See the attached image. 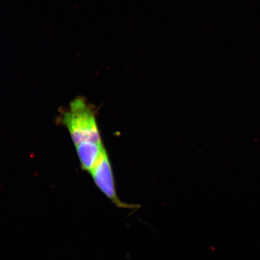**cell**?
Listing matches in <instances>:
<instances>
[{"label":"cell","mask_w":260,"mask_h":260,"mask_svg":"<svg viewBox=\"0 0 260 260\" xmlns=\"http://www.w3.org/2000/svg\"><path fill=\"white\" fill-rule=\"evenodd\" d=\"M60 121L67 126L75 145L83 141L102 142L95 113L83 98H77L70 103L61 114Z\"/></svg>","instance_id":"cell-1"},{"label":"cell","mask_w":260,"mask_h":260,"mask_svg":"<svg viewBox=\"0 0 260 260\" xmlns=\"http://www.w3.org/2000/svg\"><path fill=\"white\" fill-rule=\"evenodd\" d=\"M90 174L97 187L117 207L131 210L139 209V205L124 203L119 199L116 192L111 165L106 152Z\"/></svg>","instance_id":"cell-2"},{"label":"cell","mask_w":260,"mask_h":260,"mask_svg":"<svg viewBox=\"0 0 260 260\" xmlns=\"http://www.w3.org/2000/svg\"><path fill=\"white\" fill-rule=\"evenodd\" d=\"M76 146L81 167L90 173L106 152L102 142L83 141Z\"/></svg>","instance_id":"cell-3"}]
</instances>
